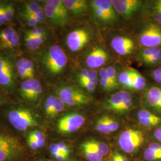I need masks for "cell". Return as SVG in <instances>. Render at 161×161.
<instances>
[{"label":"cell","instance_id":"1","mask_svg":"<svg viewBox=\"0 0 161 161\" xmlns=\"http://www.w3.org/2000/svg\"><path fill=\"white\" fill-rule=\"evenodd\" d=\"M42 63L47 71L53 76L61 74L68 64V57L58 45H53L44 54Z\"/></svg>","mask_w":161,"mask_h":161},{"label":"cell","instance_id":"2","mask_svg":"<svg viewBox=\"0 0 161 161\" xmlns=\"http://www.w3.org/2000/svg\"><path fill=\"white\" fill-rule=\"evenodd\" d=\"M58 97L69 106H82L92 103V98L76 86H64L58 88Z\"/></svg>","mask_w":161,"mask_h":161},{"label":"cell","instance_id":"3","mask_svg":"<svg viewBox=\"0 0 161 161\" xmlns=\"http://www.w3.org/2000/svg\"><path fill=\"white\" fill-rule=\"evenodd\" d=\"M90 6L94 19L103 24H111L118 20V14L110 0H93Z\"/></svg>","mask_w":161,"mask_h":161},{"label":"cell","instance_id":"4","mask_svg":"<svg viewBox=\"0 0 161 161\" xmlns=\"http://www.w3.org/2000/svg\"><path fill=\"white\" fill-rule=\"evenodd\" d=\"M8 119L12 126L19 131H26L38 125L34 114L27 108H17L10 111Z\"/></svg>","mask_w":161,"mask_h":161},{"label":"cell","instance_id":"5","mask_svg":"<svg viewBox=\"0 0 161 161\" xmlns=\"http://www.w3.org/2000/svg\"><path fill=\"white\" fill-rule=\"evenodd\" d=\"M133 105L131 94L127 91H119L112 94L104 100V109L118 114H123L131 109Z\"/></svg>","mask_w":161,"mask_h":161},{"label":"cell","instance_id":"6","mask_svg":"<svg viewBox=\"0 0 161 161\" xmlns=\"http://www.w3.org/2000/svg\"><path fill=\"white\" fill-rule=\"evenodd\" d=\"M145 142L146 136L144 132L132 128L124 130L118 138V144L120 148L127 153L136 152Z\"/></svg>","mask_w":161,"mask_h":161},{"label":"cell","instance_id":"7","mask_svg":"<svg viewBox=\"0 0 161 161\" xmlns=\"http://www.w3.org/2000/svg\"><path fill=\"white\" fill-rule=\"evenodd\" d=\"M23 152V146L17 138L0 134V161L15 160Z\"/></svg>","mask_w":161,"mask_h":161},{"label":"cell","instance_id":"8","mask_svg":"<svg viewBox=\"0 0 161 161\" xmlns=\"http://www.w3.org/2000/svg\"><path fill=\"white\" fill-rule=\"evenodd\" d=\"M44 12L46 17L56 25L64 26L68 21V10L61 0L53 1L50 5L46 3Z\"/></svg>","mask_w":161,"mask_h":161},{"label":"cell","instance_id":"9","mask_svg":"<svg viewBox=\"0 0 161 161\" xmlns=\"http://www.w3.org/2000/svg\"><path fill=\"white\" fill-rule=\"evenodd\" d=\"M86 122L84 116L78 113L64 115L58 121V131L62 134H71L79 130Z\"/></svg>","mask_w":161,"mask_h":161},{"label":"cell","instance_id":"10","mask_svg":"<svg viewBox=\"0 0 161 161\" xmlns=\"http://www.w3.org/2000/svg\"><path fill=\"white\" fill-rule=\"evenodd\" d=\"M138 40L145 48L161 47V27L154 23L147 24L140 32Z\"/></svg>","mask_w":161,"mask_h":161},{"label":"cell","instance_id":"11","mask_svg":"<svg viewBox=\"0 0 161 161\" xmlns=\"http://www.w3.org/2000/svg\"><path fill=\"white\" fill-rule=\"evenodd\" d=\"M90 40V34L86 29H75L68 35L66 44L71 52H79L89 42Z\"/></svg>","mask_w":161,"mask_h":161},{"label":"cell","instance_id":"12","mask_svg":"<svg viewBox=\"0 0 161 161\" xmlns=\"http://www.w3.org/2000/svg\"><path fill=\"white\" fill-rule=\"evenodd\" d=\"M112 3L117 14L125 19H130L142 6L138 0H112Z\"/></svg>","mask_w":161,"mask_h":161},{"label":"cell","instance_id":"13","mask_svg":"<svg viewBox=\"0 0 161 161\" xmlns=\"http://www.w3.org/2000/svg\"><path fill=\"white\" fill-rule=\"evenodd\" d=\"M144 100L151 112L161 116V87L152 86L144 92Z\"/></svg>","mask_w":161,"mask_h":161},{"label":"cell","instance_id":"14","mask_svg":"<svg viewBox=\"0 0 161 161\" xmlns=\"http://www.w3.org/2000/svg\"><path fill=\"white\" fill-rule=\"evenodd\" d=\"M15 74L12 62L7 58L0 56V85L10 88L14 86Z\"/></svg>","mask_w":161,"mask_h":161},{"label":"cell","instance_id":"15","mask_svg":"<svg viewBox=\"0 0 161 161\" xmlns=\"http://www.w3.org/2000/svg\"><path fill=\"white\" fill-rule=\"evenodd\" d=\"M113 50L120 56H125L131 54L135 49V43L130 37L116 36L111 41Z\"/></svg>","mask_w":161,"mask_h":161},{"label":"cell","instance_id":"16","mask_svg":"<svg viewBox=\"0 0 161 161\" xmlns=\"http://www.w3.org/2000/svg\"><path fill=\"white\" fill-rule=\"evenodd\" d=\"M109 54L102 47H95L89 52L86 58V64L90 69H96L102 66L108 62Z\"/></svg>","mask_w":161,"mask_h":161},{"label":"cell","instance_id":"17","mask_svg":"<svg viewBox=\"0 0 161 161\" xmlns=\"http://www.w3.org/2000/svg\"><path fill=\"white\" fill-rule=\"evenodd\" d=\"M139 124L147 129H155L161 127V116L146 109L140 110L137 113Z\"/></svg>","mask_w":161,"mask_h":161},{"label":"cell","instance_id":"18","mask_svg":"<svg viewBox=\"0 0 161 161\" xmlns=\"http://www.w3.org/2000/svg\"><path fill=\"white\" fill-rule=\"evenodd\" d=\"M119 128V124L115 119L108 115L100 117L96 124V129L98 132L103 134H109L115 132Z\"/></svg>","mask_w":161,"mask_h":161},{"label":"cell","instance_id":"19","mask_svg":"<svg viewBox=\"0 0 161 161\" xmlns=\"http://www.w3.org/2000/svg\"><path fill=\"white\" fill-rule=\"evenodd\" d=\"M143 156L145 161H161V144L155 141L150 142Z\"/></svg>","mask_w":161,"mask_h":161},{"label":"cell","instance_id":"20","mask_svg":"<svg viewBox=\"0 0 161 161\" xmlns=\"http://www.w3.org/2000/svg\"><path fill=\"white\" fill-rule=\"evenodd\" d=\"M63 2L68 12L75 15L82 14L88 9V3L86 0H64Z\"/></svg>","mask_w":161,"mask_h":161},{"label":"cell","instance_id":"21","mask_svg":"<svg viewBox=\"0 0 161 161\" xmlns=\"http://www.w3.org/2000/svg\"><path fill=\"white\" fill-rule=\"evenodd\" d=\"M40 84V82L34 78L24 80L22 82L20 88V92L22 97L25 99L30 100L35 88Z\"/></svg>","mask_w":161,"mask_h":161},{"label":"cell","instance_id":"22","mask_svg":"<svg viewBox=\"0 0 161 161\" xmlns=\"http://www.w3.org/2000/svg\"><path fill=\"white\" fill-rule=\"evenodd\" d=\"M80 149L88 161H102L103 156L101 155L96 150L92 149L86 143L84 142L80 144Z\"/></svg>","mask_w":161,"mask_h":161},{"label":"cell","instance_id":"23","mask_svg":"<svg viewBox=\"0 0 161 161\" xmlns=\"http://www.w3.org/2000/svg\"><path fill=\"white\" fill-rule=\"evenodd\" d=\"M132 70V84L131 89L135 91L143 90L146 86V80L144 76L138 71Z\"/></svg>","mask_w":161,"mask_h":161},{"label":"cell","instance_id":"24","mask_svg":"<svg viewBox=\"0 0 161 161\" xmlns=\"http://www.w3.org/2000/svg\"><path fill=\"white\" fill-rule=\"evenodd\" d=\"M118 82L119 84L125 88L131 89L132 84V70L126 69L121 72L118 75Z\"/></svg>","mask_w":161,"mask_h":161},{"label":"cell","instance_id":"25","mask_svg":"<svg viewBox=\"0 0 161 161\" xmlns=\"http://www.w3.org/2000/svg\"><path fill=\"white\" fill-rule=\"evenodd\" d=\"M88 146L96 150L103 157L107 156L109 152V148L107 144L96 140H90L85 142Z\"/></svg>","mask_w":161,"mask_h":161},{"label":"cell","instance_id":"26","mask_svg":"<svg viewBox=\"0 0 161 161\" xmlns=\"http://www.w3.org/2000/svg\"><path fill=\"white\" fill-rule=\"evenodd\" d=\"M27 62V58H22L17 60L16 63V69L17 73L20 78L22 80H29L34 78L33 75L29 74V72L26 69V64Z\"/></svg>","mask_w":161,"mask_h":161},{"label":"cell","instance_id":"27","mask_svg":"<svg viewBox=\"0 0 161 161\" xmlns=\"http://www.w3.org/2000/svg\"><path fill=\"white\" fill-rule=\"evenodd\" d=\"M47 36H42L40 38H34L25 35V41L27 48L31 50H36L46 41Z\"/></svg>","mask_w":161,"mask_h":161},{"label":"cell","instance_id":"28","mask_svg":"<svg viewBox=\"0 0 161 161\" xmlns=\"http://www.w3.org/2000/svg\"><path fill=\"white\" fill-rule=\"evenodd\" d=\"M16 32V30L12 26L2 29L0 32V43L3 47L6 43L11 39V38Z\"/></svg>","mask_w":161,"mask_h":161},{"label":"cell","instance_id":"29","mask_svg":"<svg viewBox=\"0 0 161 161\" xmlns=\"http://www.w3.org/2000/svg\"><path fill=\"white\" fill-rule=\"evenodd\" d=\"M42 9V8L36 1H30L25 4L23 12L31 14H35Z\"/></svg>","mask_w":161,"mask_h":161},{"label":"cell","instance_id":"30","mask_svg":"<svg viewBox=\"0 0 161 161\" xmlns=\"http://www.w3.org/2000/svg\"><path fill=\"white\" fill-rule=\"evenodd\" d=\"M64 108H65V104L64 103L63 101L60 98L57 96L54 106L53 107L52 113L49 117L54 118L56 116L62 112L64 110Z\"/></svg>","mask_w":161,"mask_h":161},{"label":"cell","instance_id":"31","mask_svg":"<svg viewBox=\"0 0 161 161\" xmlns=\"http://www.w3.org/2000/svg\"><path fill=\"white\" fill-rule=\"evenodd\" d=\"M106 69H107L108 74L109 76L110 80L111 82L112 87L114 90H115L119 86V84L118 82V75L116 74V70L115 68L112 66L108 67Z\"/></svg>","mask_w":161,"mask_h":161},{"label":"cell","instance_id":"32","mask_svg":"<svg viewBox=\"0 0 161 161\" xmlns=\"http://www.w3.org/2000/svg\"><path fill=\"white\" fill-rule=\"evenodd\" d=\"M57 96L51 95L47 97L44 103V111L47 116H50L54 106Z\"/></svg>","mask_w":161,"mask_h":161},{"label":"cell","instance_id":"33","mask_svg":"<svg viewBox=\"0 0 161 161\" xmlns=\"http://www.w3.org/2000/svg\"><path fill=\"white\" fill-rule=\"evenodd\" d=\"M161 50V47H151V48H145L140 53V58L143 61L145 59L150 58L157 53L160 52Z\"/></svg>","mask_w":161,"mask_h":161},{"label":"cell","instance_id":"34","mask_svg":"<svg viewBox=\"0 0 161 161\" xmlns=\"http://www.w3.org/2000/svg\"><path fill=\"white\" fill-rule=\"evenodd\" d=\"M28 137L36 140L41 145L42 147H44L46 142V136L43 132L39 130H34L30 132Z\"/></svg>","mask_w":161,"mask_h":161},{"label":"cell","instance_id":"35","mask_svg":"<svg viewBox=\"0 0 161 161\" xmlns=\"http://www.w3.org/2000/svg\"><path fill=\"white\" fill-rule=\"evenodd\" d=\"M25 35H27L32 38H37L42 36H47L46 31L43 28L35 27L32 29L27 31Z\"/></svg>","mask_w":161,"mask_h":161},{"label":"cell","instance_id":"36","mask_svg":"<svg viewBox=\"0 0 161 161\" xmlns=\"http://www.w3.org/2000/svg\"><path fill=\"white\" fill-rule=\"evenodd\" d=\"M19 41H20L19 35L17 34V31H16V32L14 33V34L13 35L11 39L6 43L3 47L6 48L13 49L18 46Z\"/></svg>","mask_w":161,"mask_h":161},{"label":"cell","instance_id":"37","mask_svg":"<svg viewBox=\"0 0 161 161\" xmlns=\"http://www.w3.org/2000/svg\"><path fill=\"white\" fill-rule=\"evenodd\" d=\"M143 62L144 64L148 66L155 65L156 64L160 63L161 62V50L153 56L143 60Z\"/></svg>","mask_w":161,"mask_h":161},{"label":"cell","instance_id":"38","mask_svg":"<svg viewBox=\"0 0 161 161\" xmlns=\"http://www.w3.org/2000/svg\"><path fill=\"white\" fill-rule=\"evenodd\" d=\"M21 16L24 19V20L27 23L29 26L35 28L38 25V22L31 14L27 13L26 12H23L21 14Z\"/></svg>","mask_w":161,"mask_h":161},{"label":"cell","instance_id":"39","mask_svg":"<svg viewBox=\"0 0 161 161\" xmlns=\"http://www.w3.org/2000/svg\"><path fill=\"white\" fill-rule=\"evenodd\" d=\"M78 82H79L80 86H82L83 88L86 89V90L88 92H93L96 89V85L94 83H93L92 81H91V80L80 81Z\"/></svg>","mask_w":161,"mask_h":161},{"label":"cell","instance_id":"40","mask_svg":"<svg viewBox=\"0 0 161 161\" xmlns=\"http://www.w3.org/2000/svg\"><path fill=\"white\" fill-rule=\"evenodd\" d=\"M4 11L6 14V19L7 22H9L14 17V8L12 4H4Z\"/></svg>","mask_w":161,"mask_h":161},{"label":"cell","instance_id":"41","mask_svg":"<svg viewBox=\"0 0 161 161\" xmlns=\"http://www.w3.org/2000/svg\"><path fill=\"white\" fill-rule=\"evenodd\" d=\"M151 76L156 82L161 85V66L154 69L151 74Z\"/></svg>","mask_w":161,"mask_h":161},{"label":"cell","instance_id":"42","mask_svg":"<svg viewBox=\"0 0 161 161\" xmlns=\"http://www.w3.org/2000/svg\"><path fill=\"white\" fill-rule=\"evenodd\" d=\"M98 72L96 69H88V75L89 80L92 81L96 85H97L98 82Z\"/></svg>","mask_w":161,"mask_h":161},{"label":"cell","instance_id":"43","mask_svg":"<svg viewBox=\"0 0 161 161\" xmlns=\"http://www.w3.org/2000/svg\"><path fill=\"white\" fill-rule=\"evenodd\" d=\"M42 90H43V87L41 86V84H40L39 86L36 87L34 91V92L31 97L30 101H35V100H38V98L40 97L41 94H42Z\"/></svg>","mask_w":161,"mask_h":161},{"label":"cell","instance_id":"44","mask_svg":"<svg viewBox=\"0 0 161 161\" xmlns=\"http://www.w3.org/2000/svg\"><path fill=\"white\" fill-rule=\"evenodd\" d=\"M28 144L29 145V147L34 150L42 148L40 143L36 140L33 138H29V137L28 138Z\"/></svg>","mask_w":161,"mask_h":161},{"label":"cell","instance_id":"45","mask_svg":"<svg viewBox=\"0 0 161 161\" xmlns=\"http://www.w3.org/2000/svg\"><path fill=\"white\" fill-rule=\"evenodd\" d=\"M152 137L155 142L161 144V127L154 129L152 134Z\"/></svg>","mask_w":161,"mask_h":161},{"label":"cell","instance_id":"46","mask_svg":"<svg viewBox=\"0 0 161 161\" xmlns=\"http://www.w3.org/2000/svg\"><path fill=\"white\" fill-rule=\"evenodd\" d=\"M88 80H90L88 75V69H82L78 75V81L80 82Z\"/></svg>","mask_w":161,"mask_h":161},{"label":"cell","instance_id":"47","mask_svg":"<svg viewBox=\"0 0 161 161\" xmlns=\"http://www.w3.org/2000/svg\"><path fill=\"white\" fill-rule=\"evenodd\" d=\"M58 144L60 152L62 153H64V155H65L66 156L68 157L69 153H70L69 147L63 142H59V143H58Z\"/></svg>","mask_w":161,"mask_h":161},{"label":"cell","instance_id":"48","mask_svg":"<svg viewBox=\"0 0 161 161\" xmlns=\"http://www.w3.org/2000/svg\"><path fill=\"white\" fill-rule=\"evenodd\" d=\"M7 22L4 11V4H0V25Z\"/></svg>","mask_w":161,"mask_h":161},{"label":"cell","instance_id":"49","mask_svg":"<svg viewBox=\"0 0 161 161\" xmlns=\"http://www.w3.org/2000/svg\"><path fill=\"white\" fill-rule=\"evenodd\" d=\"M99 82H100V86L103 88L104 90L107 91V92L114 90L113 87L111 86V84H110L109 82L104 80H102V79H100Z\"/></svg>","mask_w":161,"mask_h":161},{"label":"cell","instance_id":"50","mask_svg":"<svg viewBox=\"0 0 161 161\" xmlns=\"http://www.w3.org/2000/svg\"><path fill=\"white\" fill-rule=\"evenodd\" d=\"M26 69L29 74L34 76V64L33 61H32L31 60H29V59H27V62L26 64Z\"/></svg>","mask_w":161,"mask_h":161},{"label":"cell","instance_id":"51","mask_svg":"<svg viewBox=\"0 0 161 161\" xmlns=\"http://www.w3.org/2000/svg\"><path fill=\"white\" fill-rule=\"evenodd\" d=\"M50 152L51 153L52 156H54L57 155L58 153L61 152L60 150L59 149V147L58 146V143H54L50 145Z\"/></svg>","mask_w":161,"mask_h":161},{"label":"cell","instance_id":"52","mask_svg":"<svg viewBox=\"0 0 161 161\" xmlns=\"http://www.w3.org/2000/svg\"><path fill=\"white\" fill-rule=\"evenodd\" d=\"M112 161H128V160L125 156L119 153H116L113 156Z\"/></svg>","mask_w":161,"mask_h":161},{"label":"cell","instance_id":"53","mask_svg":"<svg viewBox=\"0 0 161 161\" xmlns=\"http://www.w3.org/2000/svg\"><path fill=\"white\" fill-rule=\"evenodd\" d=\"M56 160L58 161H64L66 160V159L68 158V156L64 155V153H62V152H60L58 153L57 155L53 156Z\"/></svg>","mask_w":161,"mask_h":161},{"label":"cell","instance_id":"54","mask_svg":"<svg viewBox=\"0 0 161 161\" xmlns=\"http://www.w3.org/2000/svg\"><path fill=\"white\" fill-rule=\"evenodd\" d=\"M155 18L156 22L158 23V25L161 28V12H155Z\"/></svg>","mask_w":161,"mask_h":161},{"label":"cell","instance_id":"55","mask_svg":"<svg viewBox=\"0 0 161 161\" xmlns=\"http://www.w3.org/2000/svg\"><path fill=\"white\" fill-rule=\"evenodd\" d=\"M153 9L155 12H161V0L156 1L154 3Z\"/></svg>","mask_w":161,"mask_h":161},{"label":"cell","instance_id":"56","mask_svg":"<svg viewBox=\"0 0 161 161\" xmlns=\"http://www.w3.org/2000/svg\"><path fill=\"white\" fill-rule=\"evenodd\" d=\"M1 101H0V104H1Z\"/></svg>","mask_w":161,"mask_h":161}]
</instances>
